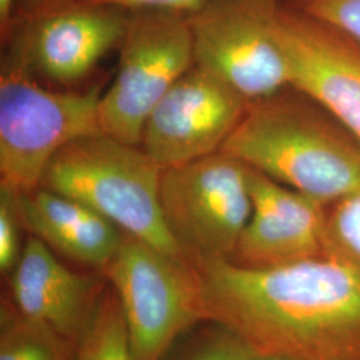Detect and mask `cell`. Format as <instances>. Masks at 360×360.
Returning a JSON list of instances; mask_svg holds the SVG:
<instances>
[{
	"label": "cell",
	"mask_w": 360,
	"mask_h": 360,
	"mask_svg": "<svg viewBox=\"0 0 360 360\" xmlns=\"http://www.w3.org/2000/svg\"><path fill=\"white\" fill-rule=\"evenodd\" d=\"M206 319L259 354L294 360H360V272L333 257L275 267L230 259L191 263Z\"/></svg>",
	"instance_id": "6da1fadb"
},
{
	"label": "cell",
	"mask_w": 360,
	"mask_h": 360,
	"mask_svg": "<svg viewBox=\"0 0 360 360\" xmlns=\"http://www.w3.org/2000/svg\"><path fill=\"white\" fill-rule=\"evenodd\" d=\"M220 153L326 207L360 186V143L292 86L250 101Z\"/></svg>",
	"instance_id": "7a4b0ae2"
},
{
	"label": "cell",
	"mask_w": 360,
	"mask_h": 360,
	"mask_svg": "<svg viewBox=\"0 0 360 360\" xmlns=\"http://www.w3.org/2000/svg\"><path fill=\"white\" fill-rule=\"evenodd\" d=\"M162 171L141 146L101 132L55 155L40 187L90 207L124 233L167 255L186 259L162 214Z\"/></svg>",
	"instance_id": "3957f363"
},
{
	"label": "cell",
	"mask_w": 360,
	"mask_h": 360,
	"mask_svg": "<svg viewBox=\"0 0 360 360\" xmlns=\"http://www.w3.org/2000/svg\"><path fill=\"white\" fill-rule=\"evenodd\" d=\"M37 77L23 53L7 43L0 71V186L16 193L39 188L65 146L102 132L99 86L55 91Z\"/></svg>",
	"instance_id": "277c9868"
},
{
	"label": "cell",
	"mask_w": 360,
	"mask_h": 360,
	"mask_svg": "<svg viewBox=\"0 0 360 360\" xmlns=\"http://www.w3.org/2000/svg\"><path fill=\"white\" fill-rule=\"evenodd\" d=\"M104 272L120 304L132 360H162L179 335L207 321L199 275L186 259L124 233Z\"/></svg>",
	"instance_id": "5b68a950"
},
{
	"label": "cell",
	"mask_w": 360,
	"mask_h": 360,
	"mask_svg": "<svg viewBox=\"0 0 360 360\" xmlns=\"http://www.w3.org/2000/svg\"><path fill=\"white\" fill-rule=\"evenodd\" d=\"M193 65L186 13L129 11L115 77L99 102L101 131L120 142L141 146L146 120L155 105Z\"/></svg>",
	"instance_id": "8992f818"
},
{
	"label": "cell",
	"mask_w": 360,
	"mask_h": 360,
	"mask_svg": "<svg viewBox=\"0 0 360 360\" xmlns=\"http://www.w3.org/2000/svg\"><path fill=\"white\" fill-rule=\"evenodd\" d=\"M160 207L190 263L231 259L252 212L248 167L223 153L163 168Z\"/></svg>",
	"instance_id": "52a82bcc"
},
{
	"label": "cell",
	"mask_w": 360,
	"mask_h": 360,
	"mask_svg": "<svg viewBox=\"0 0 360 360\" xmlns=\"http://www.w3.org/2000/svg\"><path fill=\"white\" fill-rule=\"evenodd\" d=\"M281 6L282 0H205L186 13L195 65L248 102L290 86L278 37Z\"/></svg>",
	"instance_id": "ba28073f"
},
{
	"label": "cell",
	"mask_w": 360,
	"mask_h": 360,
	"mask_svg": "<svg viewBox=\"0 0 360 360\" xmlns=\"http://www.w3.org/2000/svg\"><path fill=\"white\" fill-rule=\"evenodd\" d=\"M247 103L220 77L193 65L147 117L141 147L162 168L220 153Z\"/></svg>",
	"instance_id": "9c48e42d"
},
{
	"label": "cell",
	"mask_w": 360,
	"mask_h": 360,
	"mask_svg": "<svg viewBox=\"0 0 360 360\" xmlns=\"http://www.w3.org/2000/svg\"><path fill=\"white\" fill-rule=\"evenodd\" d=\"M129 20L127 10L75 0L15 22L3 43L23 53L34 75L70 86L89 77L108 52L119 49Z\"/></svg>",
	"instance_id": "30bf717a"
},
{
	"label": "cell",
	"mask_w": 360,
	"mask_h": 360,
	"mask_svg": "<svg viewBox=\"0 0 360 360\" xmlns=\"http://www.w3.org/2000/svg\"><path fill=\"white\" fill-rule=\"evenodd\" d=\"M278 37L290 86L323 105L360 143V44L338 28L287 7Z\"/></svg>",
	"instance_id": "8fae6325"
},
{
	"label": "cell",
	"mask_w": 360,
	"mask_h": 360,
	"mask_svg": "<svg viewBox=\"0 0 360 360\" xmlns=\"http://www.w3.org/2000/svg\"><path fill=\"white\" fill-rule=\"evenodd\" d=\"M252 212L232 262L275 267L324 257L326 206L248 167Z\"/></svg>",
	"instance_id": "7c38bea8"
},
{
	"label": "cell",
	"mask_w": 360,
	"mask_h": 360,
	"mask_svg": "<svg viewBox=\"0 0 360 360\" xmlns=\"http://www.w3.org/2000/svg\"><path fill=\"white\" fill-rule=\"evenodd\" d=\"M11 292L19 314L77 342L98 303L94 282L70 270L34 235L11 271Z\"/></svg>",
	"instance_id": "4fadbf2b"
},
{
	"label": "cell",
	"mask_w": 360,
	"mask_h": 360,
	"mask_svg": "<svg viewBox=\"0 0 360 360\" xmlns=\"http://www.w3.org/2000/svg\"><path fill=\"white\" fill-rule=\"evenodd\" d=\"M18 205L30 235L77 263L104 270L122 245L117 226L62 193L39 187L18 193Z\"/></svg>",
	"instance_id": "5bb4252c"
},
{
	"label": "cell",
	"mask_w": 360,
	"mask_h": 360,
	"mask_svg": "<svg viewBox=\"0 0 360 360\" xmlns=\"http://www.w3.org/2000/svg\"><path fill=\"white\" fill-rule=\"evenodd\" d=\"M75 360H132L129 336L115 294L99 299L90 322L77 339Z\"/></svg>",
	"instance_id": "9a60e30c"
},
{
	"label": "cell",
	"mask_w": 360,
	"mask_h": 360,
	"mask_svg": "<svg viewBox=\"0 0 360 360\" xmlns=\"http://www.w3.org/2000/svg\"><path fill=\"white\" fill-rule=\"evenodd\" d=\"M65 339L22 314L3 316L0 360H65Z\"/></svg>",
	"instance_id": "2e32d148"
},
{
	"label": "cell",
	"mask_w": 360,
	"mask_h": 360,
	"mask_svg": "<svg viewBox=\"0 0 360 360\" xmlns=\"http://www.w3.org/2000/svg\"><path fill=\"white\" fill-rule=\"evenodd\" d=\"M326 255L360 272V186L326 207Z\"/></svg>",
	"instance_id": "e0dca14e"
},
{
	"label": "cell",
	"mask_w": 360,
	"mask_h": 360,
	"mask_svg": "<svg viewBox=\"0 0 360 360\" xmlns=\"http://www.w3.org/2000/svg\"><path fill=\"white\" fill-rule=\"evenodd\" d=\"M283 3L338 28L360 44V0H283Z\"/></svg>",
	"instance_id": "ac0fdd59"
},
{
	"label": "cell",
	"mask_w": 360,
	"mask_h": 360,
	"mask_svg": "<svg viewBox=\"0 0 360 360\" xmlns=\"http://www.w3.org/2000/svg\"><path fill=\"white\" fill-rule=\"evenodd\" d=\"M20 229L23 227L18 193L0 186V270L10 274L15 269L23 247L20 245Z\"/></svg>",
	"instance_id": "d6986e66"
},
{
	"label": "cell",
	"mask_w": 360,
	"mask_h": 360,
	"mask_svg": "<svg viewBox=\"0 0 360 360\" xmlns=\"http://www.w3.org/2000/svg\"><path fill=\"white\" fill-rule=\"evenodd\" d=\"M257 354L239 335L217 324L183 360H251Z\"/></svg>",
	"instance_id": "ffe728a7"
},
{
	"label": "cell",
	"mask_w": 360,
	"mask_h": 360,
	"mask_svg": "<svg viewBox=\"0 0 360 360\" xmlns=\"http://www.w3.org/2000/svg\"><path fill=\"white\" fill-rule=\"evenodd\" d=\"M89 3L114 6L127 11L135 10H168L188 13L205 0H83Z\"/></svg>",
	"instance_id": "44dd1931"
},
{
	"label": "cell",
	"mask_w": 360,
	"mask_h": 360,
	"mask_svg": "<svg viewBox=\"0 0 360 360\" xmlns=\"http://www.w3.org/2000/svg\"><path fill=\"white\" fill-rule=\"evenodd\" d=\"M72 1H75V0H19L18 6H16L13 23L18 20L35 18L41 13H50L52 10L60 8Z\"/></svg>",
	"instance_id": "7402d4cb"
},
{
	"label": "cell",
	"mask_w": 360,
	"mask_h": 360,
	"mask_svg": "<svg viewBox=\"0 0 360 360\" xmlns=\"http://www.w3.org/2000/svg\"><path fill=\"white\" fill-rule=\"evenodd\" d=\"M19 0H0V35L4 41L13 30L16 6Z\"/></svg>",
	"instance_id": "603a6c76"
},
{
	"label": "cell",
	"mask_w": 360,
	"mask_h": 360,
	"mask_svg": "<svg viewBox=\"0 0 360 360\" xmlns=\"http://www.w3.org/2000/svg\"><path fill=\"white\" fill-rule=\"evenodd\" d=\"M251 360H294L287 356H281V355H271V354H259L252 358Z\"/></svg>",
	"instance_id": "cb8c5ba5"
}]
</instances>
